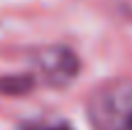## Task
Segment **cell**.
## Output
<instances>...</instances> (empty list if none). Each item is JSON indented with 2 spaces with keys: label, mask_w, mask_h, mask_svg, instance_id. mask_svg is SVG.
Wrapping results in <instances>:
<instances>
[{
  "label": "cell",
  "mask_w": 132,
  "mask_h": 130,
  "mask_svg": "<svg viewBox=\"0 0 132 130\" xmlns=\"http://www.w3.org/2000/svg\"><path fill=\"white\" fill-rule=\"evenodd\" d=\"M19 130H74V126L63 116H32L21 121Z\"/></svg>",
  "instance_id": "4"
},
{
  "label": "cell",
  "mask_w": 132,
  "mask_h": 130,
  "mask_svg": "<svg viewBox=\"0 0 132 130\" xmlns=\"http://www.w3.org/2000/svg\"><path fill=\"white\" fill-rule=\"evenodd\" d=\"M86 116L93 130H132V77H114L95 86Z\"/></svg>",
  "instance_id": "1"
},
{
  "label": "cell",
  "mask_w": 132,
  "mask_h": 130,
  "mask_svg": "<svg viewBox=\"0 0 132 130\" xmlns=\"http://www.w3.org/2000/svg\"><path fill=\"white\" fill-rule=\"evenodd\" d=\"M30 70L28 74L37 86L46 88H67L81 72L79 53L67 44H44L35 47L26 56Z\"/></svg>",
  "instance_id": "2"
},
{
  "label": "cell",
  "mask_w": 132,
  "mask_h": 130,
  "mask_svg": "<svg viewBox=\"0 0 132 130\" xmlns=\"http://www.w3.org/2000/svg\"><path fill=\"white\" fill-rule=\"evenodd\" d=\"M32 88H37V84L28 72L0 77V95H28Z\"/></svg>",
  "instance_id": "3"
}]
</instances>
